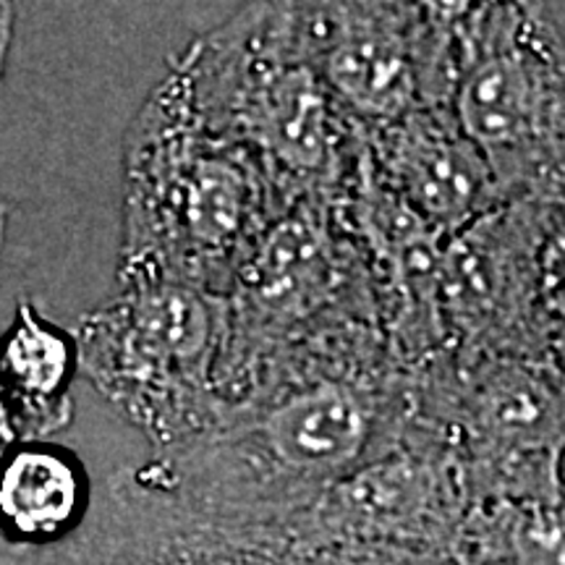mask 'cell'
I'll return each mask as SVG.
<instances>
[{"label":"cell","instance_id":"1","mask_svg":"<svg viewBox=\"0 0 565 565\" xmlns=\"http://www.w3.org/2000/svg\"><path fill=\"white\" fill-rule=\"evenodd\" d=\"M412 422V377L387 343L317 353L225 404L196 440L134 466L141 484L204 519L291 524Z\"/></svg>","mask_w":565,"mask_h":565},{"label":"cell","instance_id":"2","mask_svg":"<svg viewBox=\"0 0 565 565\" xmlns=\"http://www.w3.org/2000/svg\"><path fill=\"white\" fill-rule=\"evenodd\" d=\"M118 282H186L225 296L288 207L244 147L204 126L166 74L124 137Z\"/></svg>","mask_w":565,"mask_h":565},{"label":"cell","instance_id":"3","mask_svg":"<svg viewBox=\"0 0 565 565\" xmlns=\"http://www.w3.org/2000/svg\"><path fill=\"white\" fill-rule=\"evenodd\" d=\"M175 82L212 134L244 147L286 207L338 196L364 134L317 74L301 3H252L171 61Z\"/></svg>","mask_w":565,"mask_h":565},{"label":"cell","instance_id":"4","mask_svg":"<svg viewBox=\"0 0 565 565\" xmlns=\"http://www.w3.org/2000/svg\"><path fill=\"white\" fill-rule=\"evenodd\" d=\"M74 333L84 377L154 454L196 440L221 419L225 296L186 282H118Z\"/></svg>","mask_w":565,"mask_h":565},{"label":"cell","instance_id":"5","mask_svg":"<svg viewBox=\"0 0 565 565\" xmlns=\"http://www.w3.org/2000/svg\"><path fill=\"white\" fill-rule=\"evenodd\" d=\"M450 113L505 204H565V40L540 6L466 3Z\"/></svg>","mask_w":565,"mask_h":565},{"label":"cell","instance_id":"6","mask_svg":"<svg viewBox=\"0 0 565 565\" xmlns=\"http://www.w3.org/2000/svg\"><path fill=\"white\" fill-rule=\"evenodd\" d=\"M463 3H301L317 74L362 134L450 108Z\"/></svg>","mask_w":565,"mask_h":565},{"label":"cell","instance_id":"7","mask_svg":"<svg viewBox=\"0 0 565 565\" xmlns=\"http://www.w3.org/2000/svg\"><path fill=\"white\" fill-rule=\"evenodd\" d=\"M471 505L458 450L412 412L391 448L294 519L303 540L380 557H448Z\"/></svg>","mask_w":565,"mask_h":565},{"label":"cell","instance_id":"8","mask_svg":"<svg viewBox=\"0 0 565 565\" xmlns=\"http://www.w3.org/2000/svg\"><path fill=\"white\" fill-rule=\"evenodd\" d=\"M17 565H377L303 540L294 524L238 526L204 519L150 490L129 469L61 545L19 553Z\"/></svg>","mask_w":565,"mask_h":565},{"label":"cell","instance_id":"9","mask_svg":"<svg viewBox=\"0 0 565 565\" xmlns=\"http://www.w3.org/2000/svg\"><path fill=\"white\" fill-rule=\"evenodd\" d=\"M364 154L374 179L443 242L505 204L450 108H416L364 134Z\"/></svg>","mask_w":565,"mask_h":565},{"label":"cell","instance_id":"10","mask_svg":"<svg viewBox=\"0 0 565 565\" xmlns=\"http://www.w3.org/2000/svg\"><path fill=\"white\" fill-rule=\"evenodd\" d=\"M89 511V475L66 445L30 440L0 454V536L19 553L61 545Z\"/></svg>","mask_w":565,"mask_h":565},{"label":"cell","instance_id":"11","mask_svg":"<svg viewBox=\"0 0 565 565\" xmlns=\"http://www.w3.org/2000/svg\"><path fill=\"white\" fill-rule=\"evenodd\" d=\"M79 341L61 328L38 301L21 299L6 333L0 335V377L17 408L24 443L51 440L74 422V387Z\"/></svg>","mask_w":565,"mask_h":565},{"label":"cell","instance_id":"12","mask_svg":"<svg viewBox=\"0 0 565 565\" xmlns=\"http://www.w3.org/2000/svg\"><path fill=\"white\" fill-rule=\"evenodd\" d=\"M17 443H24V437H21L19 416L17 408H13L9 387H6L3 377H0V454L13 448Z\"/></svg>","mask_w":565,"mask_h":565},{"label":"cell","instance_id":"13","mask_svg":"<svg viewBox=\"0 0 565 565\" xmlns=\"http://www.w3.org/2000/svg\"><path fill=\"white\" fill-rule=\"evenodd\" d=\"M13 24H17V6L0 3V79H3L6 61H9L11 40H13Z\"/></svg>","mask_w":565,"mask_h":565},{"label":"cell","instance_id":"14","mask_svg":"<svg viewBox=\"0 0 565 565\" xmlns=\"http://www.w3.org/2000/svg\"><path fill=\"white\" fill-rule=\"evenodd\" d=\"M6 231H9V202L0 194V252H3L6 244Z\"/></svg>","mask_w":565,"mask_h":565}]
</instances>
